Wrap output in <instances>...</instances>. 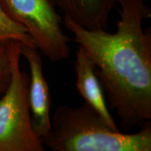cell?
<instances>
[{"label": "cell", "instance_id": "cell-1", "mask_svg": "<svg viewBox=\"0 0 151 151\" xmlns=\"http://www.w3.org/2000/svg\"><path fill=\"white\" fill-rule=\"evenodd\" d=\"M113 33L88 29L64 16V27L92 60L110 108L124 130L151 123V18L145 0H119Z\"/></svg>", "mask_w": 151, "mask_h": 151}, {"label": "cell", "instance_id": "cell-2", "mask_svg": "<svg viewBox=\"0 0 151 151\" xmlns=\"http://www.w3.org/2000/svg\"><path fill=\"white\" fill-rule=\"evenodd\" d=\"M42 142L52 151H150L151 123L126 134L108 127L85 103L74 108L60 105Z\"/></svg>", "mask_w": 151, "mask_h": 151}, {"label": "cell", "instance_id": "cell-3", "mask_svg": "<svg viewBox=\"0 0 151 151\" xmlns=\"http://www.w3.org/2000/svg\"><path fill=\"white\" fill-rule=\"evenodd\" d=\"M11 65L9 84L0 97V151H44L33 129L29 104V76L20 68L22 44L8 42Z\"/></svg>", "mask_w": 151, "mask_h": 151}, {"label": "cell", "instance_id": "cell-4", "mask_svg": "<svg viewBox=\"0 0 151 151\" xmlns=\"http://www.w3.org/2000/svg\"><path fill=\"white\" fill-rule=\"evenodd\" d=\"M0 7L27 30L36 48L50 61L70 57V39L63 32L60 16L50 0H0Z\"/></svg>", "mask_w": 151, "mask_h": 151}, {"label": "cell", "instance_id": "cell-5", "mask_svg": "<svg viewBox=\"0 0 151 151\" xmlns=\"http://www.w3.org/2000/svg\"><path fill=\"white\" fill-rule=\"evenodd\" d=\"M21 55L27 60L29 67V104L33 129L42 139L51 129L50 88L44 75L42 59L37 48L22 45Z\"/></svg>", "mask_w": 151, "mask_h": 151}, {"label": "cell", "instance_id": "cell-6", "mask_svg": "<svg viewBox=\"0 0 151 151\" xmlns=\"http://www.w3.org/2000/svg\"><path fill=\"white\" fill-rule=\"evenodd\" d=\"M74 70L76 86L79 95L84 99V103L92 108L108 127L114 130H120L109 112L103 87L96 75L95 65L80 47L76 52Z\"/></svg>", "mask_w": 151, "mask_h": 151}, {"label": "cell", "instance_id": "cell-7", "mask_svg": "<svg viewBox=\"0 0 151 151\" xmlns=\"http://www.w3.org/2000/svg\"><path fill=\"white\" fill-rule=\"evenodd\" d=\"M76 24L88 29H107L119 0H50Z\"/></svg>", "mask_w": 151, "mask_h": 151}, {"label": "cell", "instance_id": "cell-8", "mask_svg": "<svg viewBox=\"0 0 151 151\" xmlns=\"http://www.w3.org/2000/svg\"><path fill=\"white\" fill-rule=\"evenodd\" d=\"M18 41L23 45L36 47L24 28L11 20L0 7V42Z\"/></svg>", "mask_w": 151, "mask_h": 151}, {"label": "cell", "instance_id": "cell-9", "mask_svg": "<svg viewBox=\"0 0 151 151\" xmlns=\"http://www.w3.org/2000/svg\"><path fill=\"white\" fill-rule=\"evenodd\" d=\"M10 77L11 65L8 42H0V97L7 90Z\"/></svg>", "mask_w": 151, "mask_h": 151}]
</instances>
